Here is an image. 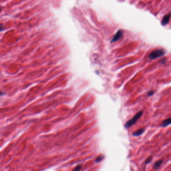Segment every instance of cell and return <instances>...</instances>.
<instances>
[{
	"instance_id": "cell-1",
	"label": "cell",
	"mask_w": 171,
	"mask_h": 171,
	"mask_svg": "<svg viewBox=\"0 0 171 171\" xmlns=\"http://www.w3.org/2000/svg\"><path fill=\"white\" fill-rule=\"evenodd\" d=\"M166 51L163 49H157L153 51L149 55V58L150 59H154L158 57L163 56L166 54Z\"/></svg>"
},
{
	"instance_id": "cell-2",
	"label": "cell",
	"mask_w": 171,
	"mask_h": 171,
	"mask_svg": "<svg viewBox=\"0 0 171 171\" xmlns=\"http://www.w3.org/2000/svg\"><path fill=\"white\" fill-rule=\"evenodd\" d=\"M142 113H143V112L140 111V112H138L136 114H135V115L131 119L129 120L128 121H127L126 123V124L125 125V127L128 128L129 127L132 126H133L134 124H135L136 122L141 117Z\"/></svg>"
},
{
	"instance_id": "cell-3",
	"label": "cell",
	"mask_w": 171,
	"mask_h": 171,
	"mask_svg": "<svg viewBox=\"0 0 171 171\" xmlns=\"http://www.w3.org/2000/svg\"><path fill=\"white\" fill-rule=\"evenodd\" d=\"M122 31L121 30H119L117 32V33L115 34V35H114V37L113 38V39L112 40L111 42H113L115 41H117L119 40V39H120L122 36Z\"/></svg>"
},
{
	"instance_id": "cell-4",
	"label": "cell",
	"mask_w": 171,
	"mask_h": 171,
	"mask_svg": "<svg viewBox=\"0 0 171 171\" xmlns=\"http://www.w3.org/2000/svg\"><path fill=\"white\" fill-rule=\"evenodd\" d=\"M171 15L170 14H169L164 17V18L162 20V24L163 26L166 25L169 22L170 19L171 18Z\"/></svg>"
},
{
	"instance_id": "cell-5",
	"label": "cell",
	"mask_w": 171,
	"mask_h": 171,
	"mask_svg": "<svg viewBox=\"0 0 171 171\" xmlns=\"http://www.w3.org/2000/svg\"><path fill=\"white\" fill-rule=\"evenodd\" d=\"M145 128H141L139 130H138V131H136V132H134L133 133V135L134 136H139L140 135H141V134H142L143 133H144L145 132Z\"/></svg>"
},
{
	"instance_id": "cell-6",
	"label": "cell",
	"mask_w": 171,
	"mask_h": 171,
	"mask_svg": "<svg viewBox=\"0 0 171 171\" xmlns=\"http://www.w3.org/2000/svg\"><path fill=\"white\" fill-rule=\"evenodd\" d=\"M171 124V118H170L164 121H163L162 123L161 126L162 127H166Z\"/></svg>"
},
{
	"instance_id": "cell-7",
	"label": "cell",
	"mask_w": 171,
	"mask_h": 171,
	"mask_svg": "<svg viewBox=\"0 0 171 171\" xmlns=\"http://www.w3.org/2000/svg\"><path fill=\"white\" fill-rule=\"evenodd\" d=\"M163 164V161L162 160H159L156 162L153 166V168L155 169H158L161 165Z\"/></svg>"
},
{
	"instance_id": "cell-8",
	"label": "cell",
	"mask_w": 171,
	"mask_h": 171,
	"mask_svg": "<svg viewBox=\"0 0 171 171\" xmlns=\"http://www.w3.org/2000/svg\"><path fill=\"white\" fill-rule=\"evenodd\" d=\"M152 156L149 157V158H147V160H146V161H145V164H149L150 161H152Z\"/></svg>"
},
{
	"instance_id": "cell-9",
	"label": "cell",
	"mask_w": 171,
	"mask_h": 171,
	"mask_svg": "<svg viewBox=\"0 0 171 171\" xmlns=\"http://www.w3.org/2000/svg\"><path fill=\"white\" fill-rule=\"evenodd\" d=\"M155 93V92L154 91H149V92H148L147 93V95H148V96H152V95H153L154 94V93Z\"/></svg>"
}]
</instances>
